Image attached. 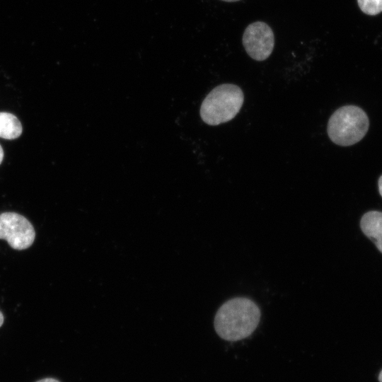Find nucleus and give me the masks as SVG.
<instances>
[{"mask_svg":"<svg viewBox=\"0 0 382 382\" xmlns=\"http://www.w3.org/2000/svg\"><path fill=\"white\" fill-rule=\"evenodd\" d=\"M260 320V311L252 300L236 297L226 301L217 311L214 328L227 341H238L250 335Z\"/></svg>","mask_w":382,"mask_h":382,"instance_id":"obj_1","label":"nucleus"},{"mask_svg":"<svg viewBox=\"0 0 382 382\" xmlns=\"http://www.w3.org/2000/svg\"><path fill=\"white\" fill-rule=\"evenodd\" d=\"M244 100L241 88L231 83L219 85L205 97L200 107L202 120L207 125H218L233 119Z\"/></svg>","mask_w":382,"mask_h":382,"instance_id":"obj_2","label":"nucleus"},{"mask_svg":"<svg viewBox=\"0 0 382 382\" xmlns=\"http://www.w3.org/2000/svg\"><path fill=\"white\" fill-rule=\"evenodd\" d=\"M369 120L361 108L348 105L339 108L330 116L327 132L330 139L348 146L361 141L368 132Z\"/></svg>","mask_w":382,"mask_h":382,"instance_id":"obj_3","label":"nucleus"},{"mask_svg":"<svg viewBox=\"0 0 382 382\" xmlns=\"http://www.w3.org/2000/svg\"><path fill=\"white\" fill-rule=\"evenodd\" d=\"M35 229L23 216L15 212L0 214V239L7 241L15 250H25L34 242Z\"/></svg>","mask_w":382,"mask_h":382,"instance_id":"obj_4","label":"nucleus"},{"mask_svg":"<svg viewBox=\"0 0 382 382\" xmlns=\"http://www.w3.org/2000/svg\"><path fill=\"white\" fill-rule=\"evenodd\" d=\"M243 45L252 59L256 61L265 60L270 56L274 48L273 31L264 22H254L245 28L243 35Z\"/></svg>","mask_w":382,"mask_h":382,"instance_id":"obj_5","label":"nucleus"},{"mask_svg":"<svg viewBox=\"0 0 382 382\" xmlns=\"http://www.w3.org/2000/svg\"><path fill=\"white\" fill-rule=\"evenodd\" d=\"M360 228L382 253V212H366L361 219Z\"/></svg>","mask_w":382,"mask_h":382,"instance_id":"obj_6","label":"nucleus"},{"mask_svg":"<svg viewBox=\"0 0 382 382\" xmlns=\"http://www.w3.org/2000/svg\"><path fill=\"white\" fill-rule=\"evenodd\" d=\"M22 131L21 123L14 115L0 112V137L14 139L21 136Z\"/></svg>","mask_w":382,"mask_h":382,"instance_id":"obj_7","label":"nucleus"},{"mask_svg":"<svg viewBox=\"0 0 382 382\" xmlns=\"http://www.w3.org/2000/svg\"><path fill=\"white\" fill-rule=\"evenodd\" d=\"M358 5L364 13L375 16L382 11V0H357Z\"/></svg>","mask_w":382,"mask_h":382,"instance_id":"obj_8","label":"nucleus"},{"mask_svg":"<svg viewBox=\"0 0 382 382\" xmlns=\"http://www.w3.org/2000/svg\"><path fill=\"white\" fill-rule=\"evenodd\" d=\"M378 192L382 197V175L379 177L378 181Z\"/></svg>","mask_w":382,"mask_h":382,"instance_id":"obj_9","label":"nucleus"},{"mask_svg":"<svg viewBox=\"0 0 382 382\" xmlns=\"http://www.w3.org/2000/svg\"><path fill=\"white\" fill-rule=\"evenodd\" d=\"M37 382H60V381L54 378H43L40 381H37Z\"/></svg>","mask_w":382,"mask_h":382,"instance_id":"obj_10","label":"nucleus"},{"mask_svg":"<svg viewBox=\"0 0 382 382\" xmlns=\"http://www.w3.org/2000/svg\"><path fill=\"white\" fill-rule=\"evenodd\" d=\"M3 158H4V150L1 146L0 145V164L3 161Z\"/></svg>","mask_w":382,"mask_h":382,"instance_id":"obj_11","label":"nucleus"},{"mask_svg":"<svg viewBox=\"0 0 382 382\" xmlns=\"http://www.w3.org/2000/svg\"><path fill=\"white\" fill-rule=\"evenodd\" d=\"M4 315H3V313H2L1 312V311H0V327L3 325V323H4Z\"/></svg>","mask_w":382,"mask_h":382,"instance_id":"obj_12","label":"nucleus"},{"mask_svg":"<svg viewBox=\"0 0 382 382\" xmlns=\"http://www.w3.org/2000/svg\"><path fill=\"white\" fill-rule=\"evenodd\" d=\"M378 381H379V382H382V370H381V372L379 373V375H378Z\"/></svg>","mask_w":382,"mask_h":382,"instance_id":"obj_13","label":"nucleus"},{"mask_svg":"<svg viewBox=\"0 0 382 382\" xmlns=\"http://www.w3.org/2000/svg\"><path fill=\"white\" fill-rule=\"evenodd\" d=\"M221 1H226V2H235V1H238L240 0H221Z\"/></svg>","mask_w":382,"mask_h":382,"instance_id":"obj_14","label":"nucleus"}]
</instances>
